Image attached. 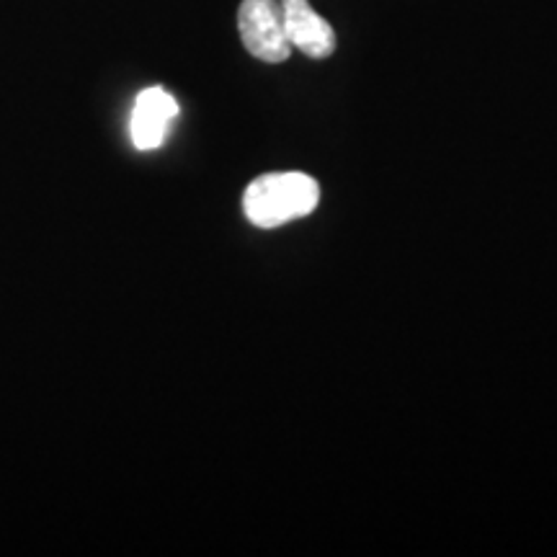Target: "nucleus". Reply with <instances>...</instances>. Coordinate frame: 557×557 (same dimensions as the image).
Listing matches in <instances>:
<instances>
[{
  "mask_svg": "<svg viewBox=\"0 0 557 557\" xmlns=\"http://www.w3.org/2000/svg\"><path fill=\"white\" fill-rule=\"evenodd\" d=\"M238 32L248 54L278 65L289 60L292 45L284 32L282 3L278 0H243L238 9Z\"/></svg>",
  "mask_w": 557,
  "mask_h": 557,
  "instance_id": "f03ea898",
  "label": "nucleus"
},
{
  "mask_svg": "<svg viewBox=\"0 0 557 557\" xmlns=\"http://www.w3.org/2000/svg\"><path fill=\"white\" fill-rule=\"evenodd\" d=\"M278 3H282L284 32L292 50H299L312 60H325L336 52V32L312 9L310 0H278Z\"/></svg>",
  "mask_w": 557,
  "mask_h": 557,
  "instance_id": "7ed1b4c3",
  "label": "nucleus"
},
{
  "mask_svg": "<svg viewBox=\"0 0 557 557\" xmlns=\"http://www.w3.org/2000/svg\"><path fill=\"white\" fill-rule=\"evenodd\" d=\"M320 205V186L308 173H263L243 194L246 218L256 227L271 230L284 222L305 218Z\"/></svg>",
  "mask_w": 557,
  "mask_h": 557,
  "instance_id": "f257e3e1",
  "label": "nucleus"
},
{
  "mask_svg": "<svg viewBox=\"0 0 557 557\" xmlns=\"http://www.w3.org/2000/svg\"><path fill=\"white\" fill-rule=\"evenodd\" d=\"M178 116V103L165 88H145L132 109L129 135L137 150H158L169 137L173 120Z\"/></svg>",
  "mask_w": 557,
  "mask_h": 557,
  "instance_id": "20e7f679",
  "label": "nucleus"
}]
</instances>
